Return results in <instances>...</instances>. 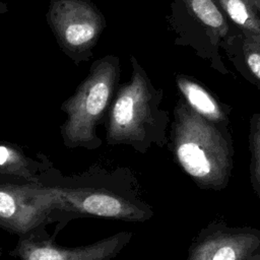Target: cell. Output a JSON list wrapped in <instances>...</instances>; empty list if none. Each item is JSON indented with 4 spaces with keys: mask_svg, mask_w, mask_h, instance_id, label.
Masks as SVG:
<instances>
[{
    "mask_svg": "<svg viewBox=\"0 0 260 260\" xmlns=\"http://www.w3.org/2000/svg\"><path fill=\"white\" fill-rule=\"evenodd\" d=\"M171 137L178 165L199 188L220 191L228 186L234 148L226 126L208 121L179 100Z\"/></svg>",
    "mask_w": 260,
    "mask_h": 260,
    "instance_id": "1",
    "label": "cell"
},
{
    "mask_svg": "<svg viewBox=\"0 0 260 260\" xmlns=\"http://www.w3.org/2000/svg\"><path fill=\"white\" fill-rule=\"evenodd\" d=\"M130 79L119 84L107 113L109 144H129L144 151L151 143L166 142L168 115L159 110L162 92L156 89L135 56H130Z\"/></svg>",
    "mask_w": 260,
    "mask_h": 260,
    "instance_id": "2",
    "label": "cell"
},
{
    "mask_svg": "<svg viewBox=\"0 0 260 260\" xmlns=\"http://www.w3.org/2000/svg\"><path fill=\"white\" fill-rule=\"evenodd\" d=\"M120 76L118 56L106 55L92 62L86 77L61 105V110L67 115L61 127L65 145L92 149L101 144L95 129L106 119Z\"/></svg>",
    "mask_w": 260,
    "mask_h": 260,
    "instance_id": "3",
    "label": "cell"
},
{
    "mask_svg": "<svg viewBox=\"0 0 260 260\" xmlns=\"http://www.w3.org/2000/svg\"><path fill=\"white\" fill-rule=\"evenodd\" d=\"M45 16L60 50L75 65L93 57L107 21L92 0H50Z\"/></svg>",
    "mask_w": 260,
    "mask_h": 260,
    "instance_id": "4",
    "label": "cell"
},
{
    "mask_svg": "<svg viewBox=\"0 0 260 260\" xmlns=\"http://www.w3.org/2000/svg\"><path fill=\"white\" fill-rule=\"evenodd\" d=\"M57 208L49 187L0 184V225L25 234Z\"/></svg>",
    "mask_w": 260,
    "mask_h": 260,
    "instance_id": "5",
    "label": "cell"
},
{
    "mask_svg": "<svg viewBox=\"0 0 260 260\" xmlns=\"http://www.w3.org/2000/svg\"><path fill=\"white\" fill-rule=\"evenodd\" d=\"M49 188L60 209L126 221H143L152 214L147 207H141L108 191Z\"/></svg>",
    "mask_w": 260,
    "mask_h": 260,
    "instance_id": "6",
    "label": "cell"
},
{
    "mask_svg": "<svg viewBox=\"0 0 260 260\" xmlns=\"http://www.w3.org/2000/svg\"><path fill=\"white\" fill-rule=\"evenodd\" d=\"M260 250V231L210 224L194 239L187 260H248Z\"/></svg>",
    "mask_w": 260,
    "mask_h": 260,
    "instance_id": "7",
    "label": "cell"
},
{
    "mask_svg": "<svg viewBox=\"0 0 260 260\" xmlns=\"http://www.w3.org/2000/svg\"><path fill=\"white\" fill-rule=\"evenodd\" d=\"M131 236V233L122 232L94 244L73 249L25 239L18 245V256L20 260H110L130 241Z\"/></svg>",
    "mask_w": 260,
    "mask_h": 260,
    "instance_id": "8",
    "label": "cell"
},
{
    "mask_svg": "<svg viewBox=\"0 0 260 260\" xmlns=\"http://www.w3.org/2000/svg\"><path fill=\"white\" fill-rule=\"evenodd\" d=\"M176 82L184 101L192 110L210 122L226 126L229 117L210 92L196 81L184 75H178Z\"/></svg>",
    "mask_w": 260,
    "mask_h": 260,
    "instance_id": "9",
    "label": "cell"
},
{
    "mask_svg": "<svg viewBox=\"0 0 260 260\" xmlns=\"http://www.w3.org/2000/svg\"><path fill=\"white\" fill-rule=\"evenodd\" d=\"M187 11L216 38L226 35L225 18L213 0H182Z\"/></svg>",
    "mask_w": 260,
    "mask_h": 260,
    "instance_id": "10",
    "label": "cell"
},
{
    "mask_svg": "<svg viewBox=\"0 0 260 260\" xmlns=\"http://www.w3.org/2000/svg\"><path fill=\"white\" fill-rule=\"evenodd\" d=\"M232 21L246 34L260 36V17L250 0H216Z\"/></svg>",
    "mask_w": 260,
    "mask_h": 260,
    "instance_id": "11",
    "label": "cell"
},
{
    "mask_svg": "<svg viewBox=\"0 0 260 260\" xmlns=\"http://www.w3.org/2000/svg\"><path fill=\"white\" fill-rule=\"evenodd\" d=\"M0 174L31 178L27 158L21 149L11 144H0Z\"/></svg>",
    "mask_w": 260,
    "mask_h": 260,
    "instance_id": "12",
    "label": "cell"
},
{
    "mask_svg": "<svg viewBox=\"0 0 260 260\" xmlns=\"http://www.w3.org/2000/svg\"><path fill=\"white\" fill-rule=\"evenodd\" d=\"M250 181L251 187L260 199V114L251 118L250 123Z\"/></svg>",
    "mask_w": 260,
    "mask_h": 260,
    "instance_id": "13",
    "label": "cell"
},
{
    "mask_svg": "<svg viewBox=\"0 0 260 260\" xmlns=\"http://www.w3.org/2000/svg\"><path fill=\"white\" fill-rule=\"evenodd\" d=\"M243 52L250 72L260 80V36L246 34L243 42Z\"/></svg>",
    "mask_w": 260,
    "mask_h": 260,
    "instance_id": "14",
    "label": "cell"
},
{
    "mask_svg": "<svg viewBox=\"0 0 260 260\" xmlns=\"http://www.w3.org/2000/svg\"><path fill=\"white\" fill-rule=\"evenodd\" d=\"M8 11V6L5 0H0V14H4Z\"/></svg>",
    "mask_w": 260,
    "mask_h": 260,
    "instance_id": "15",
    "label": "cell"
},
{
    "mask_svg": "<svg viewBox=\"0 0 260 260\" xmlns=\"http://www.w3.org/2000/svg\"><path fill=\"white\" fill-rule=\"evenodd\" d=\"M248 260H260V250H258L255 254H253Z\"/></svg>",
    "mask_w": 260,
    "mask_h": 260,
    "instance_id": "16",
    "label": "cell"
},
{
    "mask_svg": "<svg viewBox=\"0 0 260 260\" xmlns=\"http://www.w3.org/2000/svg\"><path fill=\"white\" fill-rule=\"evenodd\" d=\"M250 1L253 3V5L256 7L257 10H260V3L258 0H250Z\"/></svg>",
    "mask_w": 260,
    "mask_h": 260,
    "instance_id": "17",
    "label": "cell"
},
{
    "mask_svg": "<svg viewBox=\"0 0 260 260\" xmlns=\"http://www.w3.org/2000/svg\"><path fill=\"white\" fill-rule=\"evenodd\" d=\"M258 1H259V3H260V0H258Z\"/></svg>",
    "mask_w": 260,
    "mask_h": 260,
    "instance_id": "18",
    "label": "cell"
}]
</instances>
